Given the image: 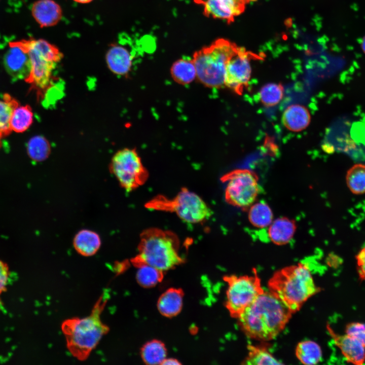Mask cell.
Here are the masks:
<instances>
[{
	"label": "cell",
	"mask_w": 365,
	"mask_h": 365,
	"mask_svg": "<svg viewBox=\"0 0 365 365\" xmlns=\"http://www.w3.org/2000/svg\"><path fill=\"white\" fill-rule=\"evenodd\" d=\"M133 56L123 45H113L106 54V62L109 69L115 74L126 76L131 69Z\"/></svg>",
	"instance_id": "cell-15"
},
{
	"label": "cell",
	"mask_w": 365,
	"mask_h": 365,
	"mask_svg": "<svg viewBox=\"0 0 365 365\" xmlns=\"http://www.w3.org/2000/svg\"><path fill=\"white\" fill-rule=\"evenodd\" d=\"M357 271L359 278L365 280V246L356 256Z\"/></svg>",
	"instance_id": "cell-33"
},
{
	"label": "cell",
	"mask_w": 365,
	"mask_h": 365,
	"mask_svg": "<svg viewBox=\"0 0 365 365\" xmlns=\"http://www.w3.org/2000/svg\"><path fill=\"white\" fill-rule=\"evenodd\" d=\"M109 168L121 187L129 192L143 185L149 177L148 170L134 149L117 151L111 159Z\"/></svg>",
	"instance_id": "cell-9"
},
{
	"label": "cell",
	"mask_w": 365,
	"mask_h": 365,
	"mask_svg": "<svg viewBox=\"0 0 365 365\" xmlns=\"http://www.w3.org/2000/svg\"><path fill=\"white\" fill-rule=\"evenodd\" d=\"M173 79L181 85H187L197 78V71L193 59H180L173 63L170 69Z\"/></svg>",
	"instance_id": "cell-21"
},
{
	"label": "cell",
	"mask_w": 365,
	"mask_h": 365,
	"mask_svg": "<svg viewBox=\"0 0 365 365\" xmlns=\"http://www.w3.org/2000/svg\"><path fill=\"white\" fill-rule=\"evenodd\" d=\"M110 298L105 289L94 304L90 314L85 317H72L64 320L61 330L66 341V346L71 355L83 361L108 333L109 327L103 323L100 315Z\"/></svg>",
	"instance_id": "cell-2"
},
{
	"label": "cell",
	"mask_w": 365,
	"mask_h": 365,
	"mask_svg": "<svg viewBox=\"0 0 365 365\" xmlns=\"http://www.w3.org/2000/svg\"><path fill=\"white\" fill-rule=\"evenodd\" d=\"M31 63V71L25 81L43 99L53 87V72L62 55L54 45L43 40L23 41Z\"/></svg>",
	"instance_id": "cell-6"
},
{
	"label": "cell",
	"mask_w": 365,
	"mask_h": 365,
	"mask_svg": "<svg viewBox=\"0 0 365 365\" xmlns=\"http://www.w3.org/2000/svg\"><path fill=\"white\" fill-rule=\"evenodd\" d=\"M33 113L28 105L17 106L14 110L10 120L12 130L16 132L26 131L33 122Z\"/></svg>",
	"instance_id": "cell-26"
},
{
	"label": "cell",
	"mask_w": 365,
	"mask_h": 365,
	"mask_svg": "<svg viewBox=\"0 0 365 365\" xmlns=\"http://www.w3.org/2000/svg\"><path fill=\"white\" fill-rule=\"evenodd\" d=\"M238 48L235 44L221 39L196 52L192 59L198 80L209 88L223 87L227 63Z\"/></svg>",
	"instance_id": "cell-5"
},
{
	"label": "cell",
	"mask_w": 365,
	"mask_h": 365,
	"mask_svg": "<svg viewBox=\"0 0 365 365\" xmlns=\"http://www.w3.org/2000/svg\"><path fill=\"white\" fill-rule=\"evenodd\" d=\"M136 278L138 284L144 287L155 286L162 279L163 272L147 264L137 267Z\"/></svg>",
	"instance_id": "cell-30"
},
{
	"label": "cell",
	"mask_w": 365,
	"mask_h": 365,
	"mask_svg": "<svg viewBox=\"0 0 365 365\" xmlns=\"http://www.w3.org/2000/svg\"><path fill=\"white\" fill-rule=\"evenodd\" d=\"M201 3L205 16L226 20L228 23L244 11L246 4L242 0H207Z\"/></svg>",
	"instance_id": "cell-13"
},
{
	"label": "cell",
	"mask_w": 365,
	"mask_h": 365,
	"mask_svg": "<svg viewBox=\"0 0 365 365\" xmlns=\"http://www.w3.org/2000/svg\"><path fill=\"white\" fill-rule=\"evenodd\" d=\"M226 306L231 316L237 318L264 291L256 270L252 275L226 276Z\"/></svg>",
	"instance_id": "cell-8"
},
{
	"label": "cell",
	"mask_w": 365,
	"mask_h": 365,
	"mask_svg": "<svg viewBox=\"0 0 365 365\" xmlns=\"http://www.w3.org/2000/svg\"><path fill=\"white\" fill-rule=\"evenodd\" d=\"M346 184L354 194L365 193V165L356 164L352 166L346 175Z\"/></svg>",
	"instance_id": "cell-27"
},
{
	"label": "cell",
	"mask_w": 365,
	"mask_h": 365,
	"mask_svg": "<svg viewBox=\"0 0 365 365\" xmlns=\"http://www.w3.org/2000/svg\"><path fill=\"white\" fill-rule=\"evenodd\" d=\"M284 95L283 86L277 83H271L263 86L259 92L262 103L267 106L277 104L282 99Z\"/></svg>",
	"instance_id": "cell-31"
},
{
	"label": "cell",
	"mask_w": 365,
	"mask_h": 365,
	"mask_svg": "<svg viewBox=\"0 0 365 365\" xmlns=\"http://www.w3.org/2000/svg\"><path fill=\"white\" fill-rule=\"evenodd\" d=\"M3 136V134L0 132V147H1V144H2L1 139H2V137Z\"/></svg>",
	"instance_id": "cell-38"
},
{
	"label": "cell",
	"mask_w": 365,
	"mask_h": 365,
	"mask_svg": "<svg viewBox=\"0 0 365 365\" xmlns=\"http://www.w3.org/2000/svg\"><path fill=\"white\" fill-rule=\"evenodd\" d=\"M32 15L42 27L55 25L61 19L62 11L60 6L53 0H39L31 8Z\"/></svg>",
	"instance_id": "cell-16"
},
{
	"label": "cell",
	"mask_w": 365,
	"mask_h": 365,
	"mask_svg": "<svg viewBox=\"0 0 365 365\" xmlns=\"http://www.w3.org/2000/svg\"><path fill=\"white\" fill-rule=\"evenodd\" d=\"M242 1H244V2L246 4V3H249V2L254 1H256V0H242Z\"/></svg>",
	"instance_id": "cell-39"
},
{
	"label": "cell",
	"mask_w": 365,
	"mask_h": 365,
	"mask_svg": "<svg viewBox=\"0 0 365 365\" xmlns=\"http://www.w3.org/2000/svg\"><path fill=\"white\" fill-rule=\"evenodd\" d=\"M256 57L255 55L245 51L244 48L239 47L227 63L224 85L241 95L251 77L250 60Z\"/></svg>",
	"instance_id": "cell-11"
},
{
	"label": "cell",
	"mask_w": 365,
	"mask_h": 365,
	"mask_svg": "<svg viewBox=\"0 0 365 365\" xmlns=\"http://www.w3.org/2000/svg\"><path fill=\"white\" fill-rule=\"evenodd\" d=\"M268 287L293 313L320 290L308 266L301 263L276 271L269 280Z\"/></svg>",
	"instance_id": "cell-3"
},
{
	"label": "cell",
	"mask_w": 365,
	"mask_h": 365,
	"mask_svg": "<svg viewBox=\"0 0 365 365\" xmlns=\"http://www.w3.org/2000/svg\"><path fill=\"white\" fill-rule=\"evenodd\" d=\"M360 45L361 49L365 54V35L362 39Z\"/></svg>",
	"instance_id": "cell-36"
},
{
	"label": "cell",
	"mask_w": 365,
	"mask_h": 365,
	"mask_svg": "<svg viewBox=\"0 0 365 365\" xmlns=\"http://www.w3.org/2000/svg\"><path fill=\"white\" fill-rule=\"evenodd\" d=\"M27 151L31 160L40 162L48 158L51 153V147L46 138L37 135L31 138L28 141Z\"/></svg>",
	"instance_id": "cell-28"
},
{
	"label": "cell",
	"mask_w": 365,
	"mask_h": 365,
	"mask_svg": "<svg viewBox=\"0 0 365 365\" xmlns=\"http://www.w3.org/2000/svg\"><path fill=\"white\" fill-rule=\"evenodd\" d=\"M296 355L299 360L304 364H316L322 357L320 347L311 340L299 342L296 348Z\"/></svg>",
	"instance_id": "cell-22"
},
{
	"label": "cell",
	"mask_w": 365,
	"mask_h": 365,
	"mask_svg": "<svg viewBox=\"0 0 365 365\" xmlns=\"http://www.w3.org/2000/svg\"><path fill=\"white\" fill-rule=\"evenodd\" d=\"M295 231V223L292 220L280 217L273 221L269 226L268 235L274 243L284 245L292 239Z\"/></svg>",
	"instance_id": "cell-19"
},
{
	"label": "cell",
	"mask_w": 365,
	"mask_h": 365,
	"mask_svg": "<svg viewBox=\"0 0 365 365\" xmlns=\"http://www.w3.org/2000/svg\"><path fill=\"white\" fill-rule=\"evenodd\" d=\"M101 244L99 234L89 229L79 231L73 240V245L76 250L85 257L94 255L100 247Z\"/></svg>",
	"instance_id": "cell-18"
},
{
	"label": "cell",
	"mask_w": 365,
	"mask_h": 365,
	"mask_svg": "<svg viewBox=\"0 0 365 365\" xmlns=\"http://www.w3.org/2000/svg\"><path fill=\"white\" fill-rule=\"evenodd\" d=\"M221 180L226 184V201L235 207L244 208L250 206L260 192L257 177L248 170L232 171L225 174Z\"/></svg>",
	"instance_id": "cell-10"
},
{
	"label": "cell",
	"mask_w": 365,
	"mask_h": 365,
	"mask_svg": "<svg viewBox=\"0 0 365 365\" xmlns=\"http://www.w3.org/2000/svg\"><path fill=\"white\" fill-rule=\"evenodd\" d=\"M183 294L180 289L169 288L160 297L157 304L159 312L166 317L178 314L181 310Z\"/></svg>",
	"instance_id": "cell-20"
},
{
	"label": "cell",
	"mask_w": 365,
	"mask_h": 365,
	"mask_svg": "<svg viewBox=\"0 0 365 365\" xmlns=\"http://www.w3.org/2000/svg\"><path fill=\"white\" fill-rule=\"evenodd\" d=\"M141 356L146 364H162L166 358V348L162 342L153 340L143 346L141 350Z\"/></svg>",
	"instance_id": "cell-24"
},
{
	"label": "cell",
	"mask_w": 365,
	"mask_h": 365,
	"mask_svg": "<svg viewBox=\"0 0 365 365\" xmlns=\"http://www.w3.org/2000/svg\"><path fill=\"white\" fill-rule=\"evenodd\" d=\"M345 333L357 339L365 348V323L353 322L345 327Z\"/></svg>",
	"instance_id": "cell-32"
},
{
	"label": "cell",
	"mask_w": 365,
	"mask_h": 365,
	"mask_svg": "<svg viewBox=\"0 0 365 365\" xmlns=\"http://www.w3.org/2000/svg\"><path fill=\"white\" fill-rule=\"evenodd\" d=\"M327 328L335 345L347 362L356 365L364 362L365 348L357 339L346 333L344 335L336 334L328 325Z\"/></svg>",
	"instance_id": "cell-14"
},
{
	"label": "cell",
	"mask_w": 365,
	"mask_h": 365,
	"mask_svg": "<svg viewBox=\"0 0 365 365\" xmlns=\"http://www.w3.org/2000/svg\"><path fill=\"white\" fill-rule=\"evenodd\" d=\"M311 116L308 109L300 104H293L288 106L282 116L283 125L289 130L299 132L309 125Z\"/></svg>",
	"instance_id": "cell-17"
},
{
	"label": "cell",
	"mask_w": 365,
	"mask_h": 365,
	"mask_svg": "<svg viewBox=\"0 0 365 365\" xmlns=\"http://www.w3.org/2000/svg\"><path fill=\"white\" fill-rule=\"evenodd\" d=\"M248 218L254 227L263 228L269 227L272 223L273 215L271 209L266 203L259 202L250 207Z\"/></svg>",
	"instance_id": "cell-25"
},
{
	"label": "cell",
	"mask_w": 365,
	"mask_h": 365,
	"mask_svg": "<svg viewBox=\"0 0 365 365\" xmlns=\"http://www.w3.org/2000/svg\"><path fill=\"white\" fill-rule=\"evenodd\" d=\"M293 314L270 291L264 290L237 319L241 328L248 337L267 341L279 335Z\"/></svg>",
	"instance_id": "cell-1"
},
{
	"label": "cell",
	"mask_w": 365,
	"mask_h": 365,
	"mask_svg": "<svg viewBox=\"0 0 365 365\" xmlns=\"http://www.w3.org/2000/svg\"><path fill=\"white\" fill-rule=\"evenodd\" d=\"M9 273L7 264L0 260V295L6 289L8 280Z\"/></svg>",
	"instance_id": "cell-34"
},
{
	"label": "cell",
	"mask_w": 365,
	"mask_h": 365,
	"mask_svg": "<svg viewBox=\"0 0 365 365\" xmlns=\"http://www.w3.org/2000/svg\"><path fill=\"white\" fill-rule=\"evenodd\" d=\"M180 363L179 361L173 358H166L164 361L163 362L162 364H165V365H175V364H179Z\"/></svg>",
	"instance_id": "cell-35"
},
{
	"label": "cell",
	"mask_w": 365,
	"mask_h": 365,
	"mask_svg": "<svg viewBox=\"0 0 365 365\" xmlns=\"http://www.w3.org/2000/svg\"><path fill=\"white\" fill-rule=\"evenodd\" d=\"M152 210L174 212L183 221L192 224L202 223L212 215V211L196 193L186 188L173 198L159 195L145 205Z\"/></svg>",
	"instance_id": "cell-7"
},
{
	"label": "cell",
	"mask_w": 365,
	"mask_h": 365,
	"mask_svg": "<svg viewBox=\"0 0 365 365\" xmlns=\"http://www.w3.org/2000/svg\"><path fill=\"white\" fill-rule=\"evenodd\" d=\"M179 240L173 232L150 228L142 232L138 253L131 261L135 266L147 264L164 272L182 263Z\"/></svg>",
	"instance_id": "cell-4"
},
{
	"label": "cell",
	"mask_w": 365,
	"mask_h": 365,
	"mask_svg": "<svg viewBox=\"0 0 365 365\" xmlns=\"http://www.w3.org/2000/svg\"><path fill=\"white\" fill-rule=\"evenodd\" d=\"M74 1L80 4H87L91 2L93 0H74Z\"/></svg>",
	"instance_id": "cell-37"
},
{
	"label": "cell",
	"mask_w": 365,
	"mask_h": 365,
	"mask_svg": "<svg viewBox=\"0 0 365 365\" xmlns=\"http://www.w3.org/2000/svg\"><path fill=\"white\" fill-rule=\"evenodd\" d=\"M247 356L242 364L248 365L282 364L264 345H248Z\"/></svg>",
	"instance_id": "cell-23"
},
{
	"label": "cell",
	"mask_w": 365,
	"mask_h": 365,
	"mask_svg": "<svg viewBox=\"0 0 365 365\" xmlns=\"http://www.w3.org/2000/svg\"><path fill=\"white\" fill-rule=\"evenodd\" d=\"M18 105L16 100L8 94H5L3 99H0V132L3 135L11 132V118L14 110Z\"/></svg>",
	"instance_id": "cell-29"
},
{
	"label": "cell",
	"mask_w": 365,
	"mask_h": 365,
	"mask_svg": "<svg viewBox=\"0 0 365 365\" xmlns=\"http://www.w3.org/2000/svg\"><path fill=\"white\" fill-rule=\"evenodd\" d=\"M4 66L14 80H24L29 77L31 63L23 41L12 42L4 56Z\"/></svg>",
	"instance_id": "cell-12"
}]
</instances>
